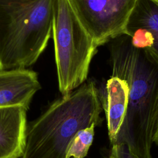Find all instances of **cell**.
<instances>
[{
    "label": "cell",
    "mask_w": 158,
    "mask_h": 158,
    "mask_svg": "<svg viewBox=\"0 0 158 158\" xmlns=\"http://www.w3.org/2000/svg\"><path fill=\"white\" fill-rule=\"evenodd\" d=\"M132 46L158 64V0H137L127 25Z\"/></svg>",
    "instance_id": "obj_5"
},
{
    "label": "cell",
    "mask_w": 158,
    "mask_h": 158,
    "mask_svg": "<svg viewBox=\"0 0 158 158\" xmlns=\"http://www.w3.org/2000/svg\"><path fill=\"white\" fill-rule=\"evenodd\" d=\"M99 90L86 81L77 89L52 102L27 125L25 151L21 158H65L67 146L80 130L103 122Z\"/></svg>",
    "instance_id": "obj_1"
},
{
    "label": "cell",
    "mask_w": 158,
    "mask_h": 158,
    "mask_svg": "<svg viewBox=\"0 0 158 158\" xmlns=\"http://www.w3.org/2000/svg\"><path fill=\"white\" fill-rule=\"evenodd\" d=\"M54 0H0V70L27 69L52 35Z\"/></svg>",
    "instance_id": "obj_2"
},
{
    "label": "cell",
    "mask_w": 158,
    "mask_h": 158,
    "mask_svg": "<svg viewBox=\"0 0 158 158\" xmlns=\"http://www.w3.org/2000/svg\"><path fill=\"white\" fill-rule=\"evenodd\" d=\"M27 109L21 106L0 107V158H21L27 141Z\"/></svg>",
    "instance_id": "obj_7"
},
{
    "label": "cell",
    "mask_w": 158,
    "mask_h": 158,
    "mask_svg": "<svg viewBox=\"0 0 158 158\" xmlns=\"http://www.w3.org/2000/svg\"><path fill=\"white\" fill-rule=\"evenodd\" d=\"M52 35L58 87L64 96L87 80L98 47L69 0H54Z\"/></svg>",
    "instance_id": "obj_3"
},
{
    "label": "cell",
    "mask_w": 158,
    "mask_h": 158,
    "mask_svg": "<svg viewBox=\"0 0 158 158\" xmlns=\"http://www.w3.org/2000/svg\"><path fill=\"white\" fill-rule=\"evenodd\" d=\"M95 44L100 46L127 33L137 0H69Z\"/></svg>",
    "instance_id": "obj_4"
},
{
    "label": "cell",
    "mask_w": 158,
    "mask_h": 158,
    "mask_svg": "<svg viewBox=\"0 0 158 158\" xmlns=\"http://www.w3.org/2000/svg\"><path fill=\"white\" fill-rule=\"evenodd\" d=\"M103 158H139L134 154L124 144H114L112 145Z\"/></svg>",
    "instance_id": "obj_10"
},
{
    "label": "cell",
    "mask_w": 158,
    "mask_h": 158,
    "mask_svg": "<svg viewBox=\"0 0 158 158\" xmlns=\"http://www.w3.org/2000/svg\"><path fill=\"white\" fill-rule=\"evenodd\" d=\"M41 89L36 72L28 69L0 70V107L21 106L29 109Z\"/></svg>",
    "instance_id": "obj_6"
},
{
    "label": "cell",
    "mask_w": 158,
    "mask_h": 158,
    "mask_svg": "<svg viewBox=\"0 0 158 158\" xmlns=\"http://www.w3.org/2000/svg\"><path fill=\"white\" fill-rule=\"evenodd\" d=\"M154 143L156 144L158 146V119H157V122L156 132H155V134L154 136Z\"/></svg>",
    "instance_id": "obj_11"
},
{
    "label": "cell",
    "mask_w": 158,
    "mask_h": 158,
    "mask_svg": "<svg viewBox=\"0 0 158 158\" xmlns=\"http://www.w3.org/2000/svg\"><path fill=\"white\" fill-rule=\"evenodd\" d=\"M96 127L95 123H92L75 135L67 146L65 158H85L87 156L93 141Z\"/></svg>",
    "instance_id": "obj_9"
},
{
    "label": "cell",
    "mask_w": 158,
    "mask_h": 158,
    "mask_svg": "<svg viewBox=\"0 0 158 158\" xmlns=\"http://www.w3.org/2000/svg\"><path fill=\"white\" fill-rule=\"evenodd\" d=\"M128 86L126 81L111 76L106 83L99 98L104 110L111 145L116 142L117 136L123 123L128 101Z\"/></svg>",
    "instance_id": "obj_8"
}]
</instances>
